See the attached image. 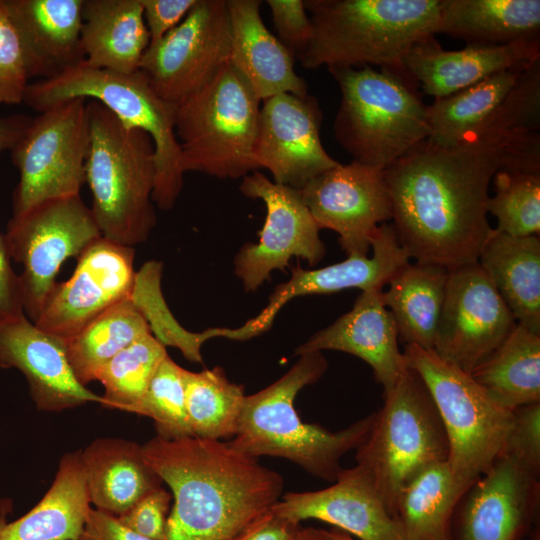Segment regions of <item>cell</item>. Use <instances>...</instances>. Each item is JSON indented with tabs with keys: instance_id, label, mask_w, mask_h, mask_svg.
Returning a JSON list of instances; mask_svg holds the SVG:
<instances>
[{
	"instance_id": "1",
	"label": "cell",
	"mask_w": 540,
	"mask_h": 540,
	"mask_svg": "<svg viewBox=\"0 0 540 540\" xmlns=\"http://www.w3.org/2000/svg\"><path fill=\"white\" fill-rule=\"evenodd\" d=\"M502 169L540 171V135L501 107L458 145L425 139L389 165L392 226L410 259L447 269L478 262L493 230L489 185Z\"/></svg>"
},
{
	"instance_id": "2",
	"label": "cell",
	"mask_w": 540,
	"mask_h": 540,
	"mask_svg": "<svg viewBox=\"0 0 540 540\" xmlns=\"http://www.w3.org/2000/svg\"><path fill=\"white\" fill-rule=\"evenodd\" d=\"M141 449L172 491L166 540H236L282 496V476L228 442L157 435Z\"/></svg>"
},
{
	"instance_id": "3",
	"label": "cell",
	"mask_w": 540,
	"mask_h": 540,
	"mask_svg": "<svg viewBox=\"0 0 540 540\" xmlns=\"http://www.w3.org/2000/svg\"><path fill=\"white\" fill-rule=\"evenodd\" d=\"M313 35L305 69L377 66L410 76L408 52L438 33L440 0H305Z\"/></svg>"
},
{
	"instance_id": "4",
	"label": "cell",
	"mask_w": 540,
	"mask_h": 540,
	"mask_svg": "<svg viewBox=\"0 0 540 540\" xmlns=\"http://www.w3.org/2000/svg\"><path fill=\"white\" fill-rule=\"evenodd\" d=\"M299 356L277 381L245 396L236 434L228 443L256 458L287 459L315 477L334 482L343 470L341 458L364 441L375 412L335 432L302 421L295 398L301 389L320 379L328 363L319 351Z\"/></svg>"
},
{
	"instance_id": "5",
	"label": "cell",
	"mask_w": 540,
	"mask_h": 540,
	"mask_svg": "<svg viewBox=\"0 0 540 540\" xmlns=\"http://www.w3.org/2000/svg\"><path fill=\"white\" fill-rule=\"evenodd\" d=\"M87 109L90 209L103 238L133 248L148 239L157 220L152 200L154 143L149 134L127 127L100 102L87 99Z\"/></svg>"
},
{
	"instance_id": "6",
	"label": "cell",
	"mask_w": 540,
	"mask_h": 540,
	"mask_svg": "<svg viewBox=\"0 0 540 540\" xmlns=\"http://www.w3.org/2000/svg\"><path fill=\"white\" fill-rule=\"evenodd\" d=\"M328 71L341 93L334 135L352 161L384 171L428 138L427 105L411 76L371 66Z\"/></svg>"
},
{
	"instance_id": "7",
	"label": "cell",
	"mask_w": 540,
	"mask_h": 540,
	"mask_svg": "<svg viewBox=\"0 0 540 540\" xmlns=\"http://www.w3.org/2000/svg\"><path fill=\"white\" fill-rule=\"evenodd\" d=\"M100 102L130 128L150 135L155 148L153 203L171 209L183 188L181 150L175 132L176 105L162 99L140 70L123 74L88 66L84 61L26 88L23 102L37 112L73 99Z\"/></svg>"
},
{
	"instance_id": "8",
	"label": "cell",
	"mask_w": 540,
	"mask_h": 540,
	"mask_svg": "<svg viewBox=\"0 0 540 540\" xmlns=\"http://www.w3.org/2000/svg\"><path fill=\"white\" fill-rule=\"evenodd\" d=\"M383 399L355 459L393 518L405 485L427 466L447 461L449 447L435 404L415 371L407 368Z\"/></svg>"
},
{
	"instance_id": "9",
	"label": "cell",
	"mask_w": 540,
	"mask_h": 540,
	"mask_svg": "<svg viewBox=\"0 0 540 540\" xmlns=\"http://www.w3.org/2000/svg\"><path fill=\"white\" fill-rule=\"evenodd\" d=\"M260 102L229 61L204 87L177 104L175 132L184 173L236 179L257 171L253 153Z\"/></svg>"
},
{
	"instance_id": "10",
	"label": "cell",
	"mask_w": 540,
	"mask_h": 540,
	"mask_svg": "<svg viewBox=\"0 0 540 540\" xmlns=\"http://www.w3.org/2000/svg\"><path fill=\"white\" fill-rule=\"evenodd\" d=\"M405 365L426 386L448 441V463L461 482L472 485L499 457L513 412L496 403L472 376L433 350L404 345Z\"/></svg>"
},
{
	"instance_id": "11",
	"label": "cell",
	"mask_w": 540,
	"mask_h": 540,
	"mask_svg": "<svg viewBox=\"0 0 540 540\" xmlns=\"http://www.w3.org/2000/svg\"><path fill=\"white\" fill-rule=\"evenodd\" d=\"M89 146L87 99L60 102L32 118L11 150L20 174L13 194V217L48 200L80 195Z\"/></svg>"
},
{
	"instance_id": "12",
	"label": "cell",
	"mask_w": 540,
	"mask_h": 540,
	"mask_svg": "<svg viewBox=\"0 0 540 540\" xmlns=\"http://www.w3.org/2000/svg\"><path fill=\"white\" fill-rule=\"evenodd\" d=\"M4 235L12 261L22 265V303L33 323L57 284L62 264L77 259L102 237L80 195L48 200L12 216Z\"/></svg>"
},
{
	"instance_id": "13",
	"label": "cell",
	"mask_w": 540,
	"mask_h": 540,
	"mask_svg": "<svg viewBox=\"0 0 540 540\" xmlns=\"http://www.w3.org/2000/svg\"><path fill=\"white\" fill-rule=\"evenodd\" d=\"M230 54L226 0H197L175 28L148 46L139 70L157 95L177 105L210 82Z\"/></svg>"
},
{
	"instance_id": "14",
	"label": "cell",
	"mask_w": 540,
	"mask_h": 540,
	"mask_svg": "<svg viewBox=\"0 0 540 540\" xmlns=\"http://www.w3.org/2000/svg\"><path fill=\"white\" fill-rule=\"evenodd\" d=\"M516 324L478 262L451 268L433 351L470 374L504 342Z\"/></svg>"
},
{
	"instance_id": "15",
	"label": "cell",
	"mask_w": 540,
	"mask_h": 540,
	"mask_svg": "<svg viewBox=\"0 0 540 540\" xmlns=\"http://www.w3.org/2000/svg\"><path fill=\"white\" fill-rule=\"evenodd\" d=\"M240 191L248 198L260 199L266 218L258 243H247L238 251L235 274L246 292L256 291L272 271L284 269L292 257L315 266L325 255L320 228L303 201L300 190L275 183L264 174L246 175Z\"/></svg>"
},
{
	"instance_id": "16",
	"label": "cell",
	"mask_w": 540,
	"mask_h": 540,
	"mask_svg": "<svg viewBox=\"0 0 540 540\" xmlns=\"http://www.w3.org/2000/svg\"><path fill=\"white\" fill-rule=\"evenodd\" d=\"M134 255L132 247L99 238L77 258L72 276L57 282L34 324L63 342L77 335L108 308L132 295Z\"/></svg>"
},
{
	"instance_id": "17",
	"label": "cell",
	"mask_w": 540,
	"mask_h": 540,
	"mask_svg": "<svg viewBox=\"0 0 540 540\" xmlns=\"http://www.w3.org/2000/svg\"><path fill=\"white\" fill-rule=\"evenodd\" d=\"M300 192L318 227L338 233L347 256H368L378 226L392 218L383 171L355 161L337 164Z\"/></svg>"
},
{
	"instance_id": "18",
	"label": "cell",
	"mask_w": 540,
	"mask_h": 540,
	"mask_svg": "<svg viewBox=\"0 0 540 540\" xmlns=\"http://www.w3.org/2000/svg\"><path fill=\"white\" fill-rule=\"evenodd\" d=\"M539 506V476L499 456L459 501L451 540H527Z\"/></svg>"
},
{
	"instance_id": "19",
	"label": "cell",
	"mask_w": 540,
	"mask_h": 540,
	"mask_svg": "<svg viewBox=\"0 0 540 540\" xmlns=\"http://www.w3.org/2000/svg\"><path fill=\"white\" fill-rule=\"evenodd\" d=\"M262 103L253 153L257 169L270 171L275 183L300 190L339 164L322 144V112L313 96L282 93Z\"/></svg>"
},
{
	"instance_id": "20",
	"label": "cell",
	"mask_w": 540,
	"mask_h": 540,
	"mask_svg": "<svg viewBox=\"0 0 540 540\" xmlns=\"http://www.w3.org/2000/svg\"><path fill=\"white\" fill-rule=\"evenodd\" d=\"M371 250V257L347 256L339 263L319 269L293 267L290 279L275 287L263 310L241 327L234 328L235 339L244 341L267 331L280 309L292 298L332 294L349 288L362 291L383 289L392 276L410 261L397 240L392 224L382 223L378 226L371 240Z\"/></svg>"
},
{
	"instance_id": "21",
	"label": "cell",
	"mask_w": 540,
	"mask_h": 540,
	"mask_svg": "<svg viewBox=\"0 0 540 540\" xmlns=\"http://www.w3.org/2000/svg\"><path fill=\"white\" fill-rule=\"evenodd\" d=\"M0 367L17 368L23 373L39 410L60 412L88 402L105 407L103 397L76 378L65 343L26 315L0 323Z\"/></svg>"
},
{
	"instance_id": "22",
	"label": "cell",
	"mask_w": 540,
	"mask_h": 540,
	"mask_svg": "<svg viewBox=\"0 0 540 540\" xmlns=\"http://www.w3.org/2000/svg\"><path fill=\"white\" fill-rule=\"evenodd\" d=\"M272 510L297 523L307 519L329 523L359 540H403L373 484L357 465L343 469L325 489L286 493Z\"/></svg>"
},
{
	"instance_id": "23",
	"label": "cell",
	"mask_w": 540,
	"mask_h": 540,
	"mask_svg": "<svg viewBox=\"0 0 540 540\" xmlns=\"http://www.w3.org/2000/svg\"><path fill=\"white\" fill-rule=\"evenodd\" d=\"M381 288L357 297L352 309L298 346L294 355L335 350L354 355L373 370L383 392L391 389L407 367L399 349L398 331L382 301Z\"/></svg>"
},
{
	"instance_id": "24",
	"label": "cell",
	"mask_w": 540,
	"mask_h": 540,
	"mask_svg": "<svg viewBox=\"0 0 540 540\" xmlns=\"http://www.w3.org/2000/svg\"><path fill=\"white\" fill-rule=\"evenodd\" d=\"M537 59L540 40L506 45L470 44L460 50H444L433 36L408 52L404 67L425 94L437 99Z\"/></svg>"
},
{
	"instance_id": "25",
	"label": "cell",
	"mask_w": 540,
	"mask_h": 540,
	"mask_svg": "<svg viewBox=\"0 0 540 540\" xmlns=\"http://www.w3.org/2000/svg\"><path fill=\"white\" fill-rule=\"evenodd\" d=\"M84 0H5L30 77L48 79L84 61Z\"/></svg>"
},
{
	"instance_id": "26",
	"label": "cell",
	"mask_w": 540,
	"mask_h": 540,
	"mask_svg": "<svg viewBox=\"0 0 540 540\" xmlns=\"http://www.w3.org/2000/svg\"><path fill=\"white\" fill-rule=\"evenodd\" d=\"M231 26L230 63L260 101L277 94L308 95L294 58L264 24L260 0H226Z\"/></svg>"
},
{
	"instance_id": "27",
	"label": "cell",
	"mask_w": 540,
	"mask_h": 540,
	"mask_svg": "<svg viewBox=\"0 0 540 540\" xmlns=\"http://www.w3.org/2000/svg\"><path fill=\"white\" fill-rule=\"evenodd\" d=\"M150 44L140 0H84L81 48L94 68L131 74Z\"/></svg>"
},
{
	"instance_id": "28",
	"label": "cell",
	"mask_w": 540,
	"mask_h": 540,
	"mask_svg": "<svg viewBox=\"0 0 540 540\" xmlns=\"http://www.w3.org/2000/svg\"><path fill=\"white\" fill-rule=\"evenodd\" d=\"M90 503L119 516L162 486L142 456L141 446L120 438H99L81 451Z\"/></svg>"
},
{
	"instance_id": "29",
	"label": "cell",
	"mask_w": 540,
	"mask_h": 540,
	"mask_svg": "<svg viewBox=\"0 0 540 540\" xmlns=\"http://www.w3.org/2000/svg\"><path fill=\"white\" fill-rule=\"evenodd\" d=\"M90 509L81 451L67 453L35 506L10 523L0 520V540H79Z\"/></svg>"
},
{
	"instance_id": "30",
	"label": "cell",
	"mask_w": 540,
	"mask_h": 540,
	"mask_svg": "<svg viewBox=\"0 0 540 540\" xmlns=\"http://www.w3.org/2000/svg\"><path fill=\"white\" fill-rule=\"evenodd\" d=\"M478 263L517 323L540 335V238L514 237L493 229Z\"/></svg>"
},
{
	"instance_id": "31",
	"label": "cell",
	"mask_w": 540,
	"mask_h": 540,
	"mask_svg": "<svg viewBox=\"0 0 540 540\" xmlns=\"http://www.w3.org/2000/svg\"><path fill=\"white\" fill-rule=\"evenodd\" d=\"M438 33L467 45L540 40V1L440 0Z\"/></svg>"
},
{
	"instance_id": "32",
	"label": "cell",
	"mask_w": 540,
	"mask_h": 540,
	"mask_svg": "<svg viewBox=\"0 0 540 540\" xmlns=\"http://www.w3.org/2000/svg\"><path fill=\"white\" fill-rule=\"evenodd\" d=\"M449 269L407 263L389 280L382 301L395 321L399 341L433 350Z\"/></svg>"
},
{
	"instance_id": "33",
	"label": "cell",
	"mask_w": 540,
	"mask_h": 540,
	"mask_svg": "<svg viewBox=\"0 0 540 540\" xmlns=\"http://www.w3.org/2000/svg\"><path fill=\"white\" fill-rule=\"evenodd\" d=\"M470 485L458 480L448 461L427 466L402 489L393 519L403 540H451L455 509Z\"/></svg>"
},
{
	"instance_id": "34",
	"label": "cell",
	"mask_w": 540,
	"mask_h": 540,
	"mask_svg": "<svg viewBox=\"0 0 540 540\" xmlns=\"http://www.w3.org/2000/svg\"><path fill=\"white\" fill-rule=\"evenodd\" d=\"M503 408L540 402V335L517 323L504 342L471 373Z\"/></svg>"
},
{
	"instance_id": "35",
	"label": "cell",
	"mask_w": 540,
	"mask_h": 540,
	"mask_svg": "<svg viewBox=\"0 0 540 540\" xmlns=\"http://www.w3.org/2000/svg\"><path fill=\"white\" fill-rule=\"evenodd\" d=\"M532 63L499 72L451 95L434 99L427 106L430 129L427 139L442 147L461 143L492 119Z\"/></svg>"
},
{
	"instance_id": "36",
	"label": "cell",
	"mask_w": 540,
	"mask_h": 540,
	"mask_svg": "<svg viewBox=\"0 0 540 540\" xmlns=\"http://www.w3.org/2000/svg\"><path fill=\"white\" fill-rule=\"evenodd\" d=\"M149 333L148 321L130 296L64 342L66 356L76 378L86 386L115 355Z\"/></svg>"
},
{
	"instance_id": "37",
	"label": "cell",
	"mask_w": 540,
	"mask_h": 540,
	"mask_svg": "<svg viewBox=\"0 0 540 540\" xmlns=\"http://www.w3.org/2000/svg\"><path fill=\"white\" fill-rule=\"evenodd\" d=\"M245 394L223 368L185 371V403L193 436L216 439L236 434Z\"/></svg>"
},
{
	"instance_id": "38",
	"label": "cell",
	"mask_w": 540,
	"mask_h": 540,
	"mask_svg": "<svg viewBox=\"0 0 540 540\" xmlns=\"http://www.w3.org/2000/svg\"><path fill=\"white\" fill-rule=\"evenodd\" d=\"M167 355L165 345L152 333L115 355L95 377L104 387L105 407L136 414L150 381Z\"/></svg>"
},
{
	"instance_id": "39",
	"label": "cell",
	"mask_w": 540,
	"mask_h": 540,
	"mask_svg": "<svg viewBox=\"0 0 540 540\" xmlns=\"http://www.w3.org/2000/svg\"><path fill=\"white\" fill-rule=\"evenodd\" d=\"M492 182L487 212L497 218L495 229L514 237L539 236L540 171L502 169Z\"/></svg>"
},
{
	"instance_id": "40",
	"label": "cell",
	"mask_w": 540,
	"mask_h": 540,
	"mask_svg": "<svg viewBox=\"0 0 540 540\" xmlns=\"http://www.w3.org/2000/svg\"><path fill=\"white\" fill-rule=\"evenodd\" d=\"M161 271V263H146L136 273L131 297L148 321L151 332L163 345L175 346L186 359L201 363L200 348L208 340L207 333L188 332L174 320L161 295Z\"/></svg>"
},
{
	"instance_id": "41",
	"label": "cell",
	"mask_w": 540,
	"mask_h": 540,
	"mask_svg": "<svg viewBox=\"0 0 540 540\" xmlns=\"http://www.w3.org/2000/svg\"><path fill=\"white\" fill-rule=\"evenodd\" d=\"M185 371L167 355L136 411L137 415L151 418L157 435L166 439L193 436L186 412Z\"/></svg>"
},
{
	"instance_id": "42",
	"label": "cell",
	"mask_w": 540,
	"mask_h": 540,
	"mask_svg": "<svg viewBox=\"0 0 540 540\" xmlns=\"http://www.w3.org/2000/svg\"><path fill=\"white\" fill-rule=\"evenodd\" d=\"M28 71L22 42L11 21L5 0H0V103L23 102Z\"/></svg>"
},
{
	"instance_id": "43",
	"label": "cell",
	"mask_w": 540,
	"mask_h": 540,
	"mask_svg": "<svg viewBox=\"0 0 540 540\" xmlns=\"http://www.w3.org/2000/svg\"><path fill=\"white\" fill-rule=\"evenodd\" d=\"M499 456L512 459L532 474H540V402L520 406Z\"/></svg>"
},
{
	"instance_id": "44",
	"label": "cell",
	"mask_w": 540,
	"mask_h": 540,
	"mask_svg": "<svg viewBox=\"0 0 540 540\" xmlns=\"http://www.w3.org/2000/svg\"><path fill=\"white\" fill-rule=\"evenodd\" d=\"M278 40L299 59L306 51L313 35L310 17L303 0H267Z\"/></svg>"
},
{
	"instance_id": "45",
	"label": "cell",
	"mask_w": 540,
	"mask_h": 540,
	"mask_svg": "<svg viewBox=\"0 0 540 540\" xmlns=\"http://www.w3.org/2000/svg\"><path fill=\"white\" fill-rule=\"evenodd\" d=\"M171 499V494L161 486L116 517L123 525L147 538L166 540L167 513Z\"/></svg>"
},
{
	"instance_id": "46",
	"label": "cell",
	"mask_w": 540,
	"mask_h": 540,
	"mask_svg": "<svg viewBox=\"0 0 540 540\" xmlns=\"http://www.w3.org/2000/svg\"><path fill=\"white\" fill-rule=\"evenodd\" d=\"M150 44L162 39L193 8L197 0H140Z\"/></svg>"
},
{
	"instance_id": "47",
	"label": "cell",
	"mask_w": 540,
	"mask_h": 540,
	"mask_svg": "<svg viewBox=\"0 0 540 540\" xmlns=\"http://www.w3.org/2000/svg\"><path fill=\"white\" fill-rule=\"evenodd\" d=\"M11 262L5 235L0 231V323L25 315L19 276Z\"/></svg>"
},
{
	"instance_id": "48",
	"label": "cell",
	"mask_w": 540,
	"mask_h": 540,
	"mask_svg": "<svg viewBox=\"0 0 540 540\" xmlns=\"http://www.w3.org/2000/svg\"><path fill=\"white\" fill-rule=\"evenodd\" d=\"M79 540H152L123 525L116 516L90 509Z\"/></svg>"
},
{
	"instance_id": "49",
	"label": "cell",
	"mask_w": 540,
	"mask_h": 540,
	"mask_svg": "<svg viewBox=\"0 0 540 540\" xmlns=\"http://www.w3.org/2000/svg\"><path fill=\"white\" fill-rule=\"evenodd\" d=\"M300 523L269 511L248 527L236 540H296Z\"/></svg>"
},
{
	"instance_id": "50",
	"label": "cell",
	"mask_w": 540,
	"mask_h": 540,
	"mask_svg": "<svg viewBox=\"0 0 540 540\" xmlns=\"http://www.w3.org/2000/svg\"><path fill=\"white\" fill-rule=\"evenodd\" d=\"M32 118L26 115L0 117V152L12 150L24 136Z\"/></svg>"
},
{
	"instance_id": "51",
	"label": "cell",
	"mask_w": 540,
	"mask_h": 540,
	"mask_svg": "<svg viewBox=\"0 0 540 540\" xmlns=\"http://www.w3.org/2000/svg\"><path fill=\"white\" fill-rule=\"evenodd\" d=\"M296 540H337L332 531L316 529L313 527L300 529Z\"/></svg>"
},
{
	"instance_id": "52",
	"label": "cell",
	"mask_w": 540,
	"mask_h": 540,
	"mask_svg": "<svg viewBox=\"0 0 540 540\" xmlns=\"http://www.w3.org/2000/svg\"><path fill=\"white\" fill-rule=\"evenodd\" d=\"M333 535L337 540H356L349 534L345 533L344 531H341L339 529L332 530Z\"/></svg>"
},
{
	"instance_id": "53",
	"label": "cell",
	"mask_w": 540,
	"mask_h": 540,
	"mask_svg": "<svg viewBox=\"0 0 540 540\" xmlns=\"http://www.w3.org/2000/svg\"><path fill=\"white\" fill-rule=\"evenodd\" d=\"M527 540H540V528H539V524H537L535 526V528L533 529V531L531 532V534L529 535V537L527 538Z\"/></svg>"
}]
</instances>
